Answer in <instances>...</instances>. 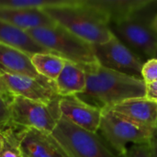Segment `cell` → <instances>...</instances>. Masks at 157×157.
<instances>
[{
    "instance_id": "cell-16",
    "label": "cell",
    "mask_w": 157,
    "mask_h": 157,
    "mask_svg": "<svg viewBox=\"0 0 157 157\" xmlns=\"http://www.w3.org/2000/svg\"><path fill=\"white\" fill-rule=\"evenodd\" d=\"M0 67L11 73L30 77L40 76L34 69L29 54L2 42H0Z\"/></svg>"
},
{
    "instance_id": "cell-29",
    "label": "cell",
    "mask_w": 157,
    "mask_h": 157,
    "mask_svg": "<svg viewBox=\"0 0 157 157\" xmlns=\"http://www.w3.org/2000/svg\"><path fill=\"white\" fill-rule=\"evenodd\" d=\"M155 135H156V136H157V129H156V132H155Z\"/></svg>"
},
{
    "instance_id": "cell-10",
    "label": "cell",
    "mask_w": 157,
    "mask_h": 157,
    "mask_svg": "<svg viewBox=\"0 0 157 157\" xmlns=\"http://www.w3.org/2000/svg\"><path fill=\"white\" fill-rule=\"evenodd\" d=\"M16 137L23 157H71L51 133L19 128Z\"/></svg>"
},
{
    "instance_id": "cell-26",
    "label": "cell",
    "mask_w": 157,
    "mask_h": 157,
    "mask_svg": "<svg viewBox=\"0 0 157 157\" xmlns=\"http://www.w3.org/2000/svg\"><path fill=\"white\" fill-rule=\"evenodd\" d=\"M150 149H151V154L153 157H157V136L155 134L154 137L151 139L150 143Z\"/></svg>"
},
{
    "instance_id": "cell-6",
    "label": "cell",
    "mask_w": 157,
    "mask_h": 157,
    "mask_svg": "<svg viewBox=\"0 0 157 157\" xmlns=\"http://www.w3.org/2000/svg\"><path fill=\"white\" fill-rule=\"evenodd\" d=\"M98 132L110 148L121 156H124L130 144H149L155 134L118 117L108 108L102 109Z\"/></svg>"
},
{
    "instance_id": "cell-19",
    "label": "cell",
    "mask_w": 157,
    "mask_h": 157,
    "mask_svg": "<svg viewBox=\"0 0 157 157\" xmlns=\"http://www.w3.org/2000/svg\"><path fill=\"white\" fill-rule=\"evenodd\" d=\"M63 2V0H0V8L44 9Z\"/></svg>"
},
{
    "instance_id": "cell-4",
    "label": "cell",
    "mask_w": 157,
    "mask_h": 157,
    "mask_svg": "<svg viewBox=\"0 0 157 157\" xmlns=\"http://www.w3.org/2000/svg\"><path fill=\"white\" fill-rule=\"evenodd\" d=\"M38 44L66 61L79 65L98 63L93 45L56 24L26 31Z\"/></svg>"
},
{
    "instance_id": "cell-8",
    "label": "cell",
    "mask_w": 157,
    "mask_h": 157,
    "mask_svg": "<svg viewBox=\"0 0 157 157\" xmlns=\"http://www.w3.org/2000/svg\"><path fill=\"white\" fill-rule=\"evenodd\" d=\"M93 49L101 66L142 79L144 61L115 35L105 43L93 45Z\"/></svg>"
},
{
    "instance_id": "cell-28",
    "label": "cell",
    "mask_w": 157,
    "mask_h": 157,
    "mask_svg": "<svg viewBox=\"0 0 157 157\" xmlns=\"http://www.w3.org/2000/svg\"><path fill=\"white\" fill-rule=\"evenodd\" d=\"M3 146H4V135L3 133L0 132V151L2 150Z\"/></svg>"
},
{
    "instance_id": "cell-3",
    "label": "cell",
    "mask_w": 157,
    "mask_h": 157,
    "mask_svg": "<svg viewBox=\"0 0 157 157\" xmlns=\"http://www.w3.org/2000/svg\"><path fill=\"white\" fill-rule=\"evenodd\" d=\"M157 1L125 20L110 25L112 33L144 62L157 59V31L152 21L157 14Z\"/></svg>"
},
{
    "instance_id": "cell-1",
    "label": "cell",
    "mask_w": 157,
    "mask_h": 157,
    "mask_svg": "<svg viewBox=\"0 0 157 157\" xmlns=\"http://www.w3.org/2000/svg\"><path fill=\"white\" fill-rule=\"evenodd\" d=\"M81 66L86 72V86L77 97L87 104L104 109L145 97L143 79L103 67L98 63Z\"/></svg>"
},
{
    "instance_id": "cell-27",
    "label": "cell",
    "mask_w": 157,
    "mask_h": 157,
    "mask_svg": "<svg viewBox=\"0 0 157 157\" xmlns=\"http://www.w3.org/2000/svg\"><path fill=\"white\" fill-rule=\"evenodd\" d=\"M152 26L153 28L157 31V14L155 16V17L153 18V21H152Z\"/></svg>"
},
{
    "instance_id": "cell-13",
    "label": "cell",
    "mask_w": 157,
    "mask_h": 157,
    "mask_svg": "<svg viewBox=\"0 0 157 157\" xmlns=\"http://www.w3.org/2000/svg\"><path fill=\"white\" fill-rule=\"evenodd\" d=\"M0 19L23 31L57 24L43 9L0 8Z\"/></svg>"
},
{
    "instance_id": "cell-17",
    "label": "cell",
    "mask_w": 157,
    "mask_h": 157,
    "mask_svg": "<svg viewBox=\"0 0 157 157\" xmlns=\"http://www.w3.org/2000/svg\"><path fill=\"white\" fill-rule=\"evenodd\" d=\"M0 42L17 48L30 56L35 53L50 52L47 49L34 41L26 31L10 25L2 19H0Z\"/></svg>"
},
{
    "instance_id": "cell-14",
    "label": "cell",
    "mask_w": 157,
    "mask_h": 157,
    "mask_svg": "<svg viewBox=\"0 0 157 157\" xmlns=\"http://www.w3.org/2000/svg\"><path fill=\"white\" fill-rule=\"evenodd\" d=\"M108 17L110 25L130 18L147 7L153 0H91Z\"/></svg>"
},
{
    "instance_id": "cell-15",
    "label": "cell",
    "mask_w": 157,
    "mask_h": 157,
    "mask_svg": "<svg viewBox=\"0 0 157 157\" xmlns=\"http://www.w3.org/2000/svg\"><path fill=\"white\" fill-rule=\"evenodd\" d=\"M55 86L61 98L82 94L86 86V75L84 68L79 64L66 61L61 74L55 80Z\"/></svg>"
},
{
    "instance_id": "cell-25",
    "label": "cell",
    "mask_w": 157,
    "mask_h": 157,
    "mask_svg": "<svg viewBox=\"0 0 157 157\" xmlns=\"http://www.w3.org/2000/svg\"><path fill=\"white\" fill-rule=\"evenodd\" d=\"M0 97L6 99L8 102H11L14 96L8 91V89L6 88V86H5V84L3 83V81L0 78Z\"/></svg>"
},
{
    "instance_id": "cell-7",
    "label": "cell",
    "mask_w": 157,
    "mask_h": 157,
    "mask_svg": "<svg viewBox=\"0 0 157 157\" xmlns=\"http://www.w3.org/2000/svg\"><path fill=\"white\" fill-rule=\"evenodd\" d=\"M58 102L43 103L14 97L10 102L12 122L17 128L35 129L52 134L61 119Z\"/></svg>"
},
{
    "instance_id": "cell-21",
    "label": "cell",
    "mask_w": 157,
    "mask_h": 157,
    "mask_svg": "<svg viewBox=\"0 0 157 157\" xmlns=\"http://www.w3.org/2000/svg\"><path fill=\"white\" fill-rule=\"evenodd\" d=\"M17 128L12 122L10 102L0 97V132L6 133Z\"/></svg>"
},
{
    "instance_id": "cell-9",
    "label": "cell",
    "mask_w": 157,
    "mask_h": 157,
    "mask_svg": "<svg viewBox=\"0 0 157 157\" xmlns=\"http://www.w3.org/2000/svg\"><path fill=\"white\" fill-rule=\"evenodd\" d=\"M0 78L14 97L29 100L52 103L60 99L55 82L45 77H30L6 71L0 67Z\"/></svg>"
},
{
    "instance_id": "cell-5",
    "label": "cell",
    "mask_w": 157,
    "mask_h": 157,
    "mask_svg": "<svg viewBox=\"0 0 157 157\" xmlns=\"http://www.w3.org/2000/svg\"><path fill=\"white\" fill-rule=\"evenodd\" d=\"M52 135L71 157H124L117 155L98 133L83 130L62 117Z\"/></svg>"
},
{
    "instance_id": "cell-24",
    "label": "cell",
    "mask_w": 157,
    "mask_h": 157,
    "mask_svg": "<svg viewBox=\"0 0 157 157\" xmlns=\"http://www.w3.org/2000/svg\"><path fill=\"white\" fill-rule=\"evenodd\" d=\"M145 98L157 104V82L145 84Z\"/></svg>"
},
{
    "instance_id": "cell-18",
    "label": "cell",
    "mask_w": 157,
    "mask_h": 157,
    "mask_svg": "<svg viewBox=\"0 0 157 157\" xmlns=\"http://www.w3.org/2000/svg\"><path fill=\"white\" fill-rule=\"evenodd\" d=\"M31 63L39 75L55 82L66 60L52 52L35 53L30 56Z\"/></svg>"
},
{
    "instance_id": "cell-20",
    "label": "cell",
    "mask_w": 157,
    "mask_h": 157,
    "mask_svg": "<svg viewBox=\"0 0 157 157\" xmlns=\"http://www.w3.org/2000/svg\"><path fill=\"white\" fill-rule=\"evenodd\" d=\"M17 129L19 128L3 133L4 146L0 151V157H23L16 137Z\"/></svg>"
},
{
    "instance_id": "cell-2",
    "label": "cell",
    "mask_w": 157,
    "mask_h": 157,
    "mask_svg": "<svg viewBox=\"0 0 157 157\" xmlns=\"http://www.w3.org/2000/svg\"><path fill=\"white\" fill-rule=\"evenodd\" d=\"M43 10L57 24L92 45L105 43L114 35L107 15L91 0H63Z\"/></svg>"
},
{
    "instance_id": "cell-22",
    "label": "cell",
    "mask_w": 157,
    "mask_h": 157,
    "mask_svg": "<svg viewBox=\"0 0 157 157\" xmlns=\"http://www.w3.org/2000/svg\"><path fill=\"white\" fill-rule=\"evenodd\" d=\"M142 79L144 84L157 80V59H150L144 62L142 69Z\"/></svg>"
},
{
    "instance_id": "cell-11",
    "label": "cell",
    "mask_w": 157,
    "mask_h": 157,
    "mask_svg": "<svg viewBox=\"0 0 157 157\" xmlns=\"http://www.w3.org/2000/svg\"><path fill=\"white\" fill-rule=\"evenodd\" d=\"M58 105L62 118L83 130L98 133L102 109L86 103L77 96L62 97Z\"/></svg>"
},
{
    "instance_id": "cell-12",
    "label": "cell",
    "mask_w": 157,
    "mask_h": 157,
    "mask_svg": "<svg viewBox=\"0 0 157 157\" xmlns=\"http://www.w3.org/2000/svg\"><path fill=\"white\" fill-rule=\"evenodd\" d=\"M118 117L143 129L156 132L157 104L145 97L132 98L108 107Z\"/></svg>"
},
{
    "instance_id": "cell-23",
    "label": "cell",
    "mask_w": 157,
    "mask_h": 157,
    "mask_svg": "<svg viewBox=\"0 0 157 157\" xmlns=\"http://www.w3.org/2000/svg\"><path fill=\"white\" fill-rule=\"evenodd\" d=\"M124 157H153L151 154V149L149 144H135L131 145Z\"/></svg>"
}]
</instances>
